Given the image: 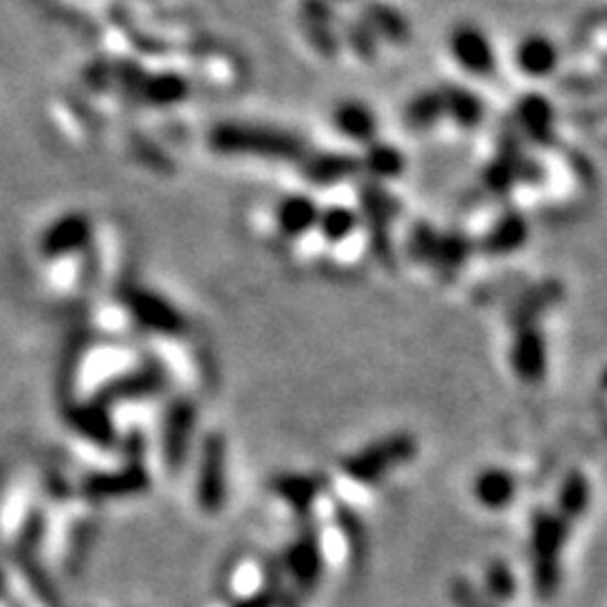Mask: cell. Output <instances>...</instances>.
<instances>
[{"instance_id":"cell-1","label":"cell","mask_w":607,"mask_h":607,"mask_svg":"<svg viewBox=\"0 0 607 607\" xmlns=\"http://www.w3.org/2000/svg\"><path fill=\"white\" fill-rule=\"evenodd\" d=\"M210 148L226 155H263V158H299L302 142L269 127L218 124L210 132Z\"/></svg>"},{"instance_id":"cell-2","label":"cell","mask_w":607,"mask_h":607,"mask_svg":"<svg viewBox=\"0 0 607 607\" xmlns=\"http://www.w3.org/2000/svg\"><path fill=\"white\" fill-rule=\"evenodd\" d=\"M124 306L134 324L155 332L158 337L177 339L185 335V319L165 302V299L150 292H130L124 299Z\"/></svg>"},{"instance_id":"cell-3","label":"cell","mask_w":607,"mask_h":607,"mask_svg":"<svg viewBox=\"0 0 607 607\" xmlns=\"http://www.w3.org/2000/svg\"><path fill=\"white\" fill-rule=\"evenodd\" d=\"M91 246V226L87 216H66L51 226L41 238V253L48 263L87 253Z\"/></svg>"},{"instance_id":"cell-4","label":"cell","mask_w":607,"mask_h":607,"mask_svg":"<svg viewBox=\"0 0 607 607\" xmlns=\"http://www.w3.org/2000/svg\"><path fill=\"white\" fill-rule=\"evenodd\" d=\"M453 54L474 74L494 72V54L489 41H486L476 29H458L453 33Z\"/></svg>"},{"instance_id":"cell-5","label":"cell","mask_w":607,"mask_h":607,"mask_svg":"<svg viewBox=\"0 0 607 607\" xmlns=\"http://www.w3.org/2000/svg\"><path fill=\"white\" fill-rule=\"evenodd\" d=\"M316 220H319V213H316L314 203L304 195H294V198H286L279 205L277 210V224L281 234L286 236H302L310 230Z\"/></svg>"},{"instance_id":"cell-6","label":"cell","mask_w":607,"mask_h":607,"mask_svg":"<svg viewBox=\"0 0 607 607\" xmlns=\"http://www.w3.org/2000/svg\"><path fill=\"white\" fill-rule=\"evenodd\" d=\"M140 94L150 105H175V101L185 99L187 94V82L177 74H160V76H150V79L140 82Z\"/></svg>"},{"instance_id":"cell-7","label":"cell","mask_w":607,"mask_h":607,"mask_svg":"<svg viewBox=\"0 0 607 607\" xmlns=\"http://www.w3.org/2000/svg\"><path fill=\"white\" fill-rule=\"evenodd\" d=\"M514 365L517 372L521 378H540L544 372V345L542 339L532 335V332H527V335H521L517 347H514Z\"/></svg>"},{"instance_id":"cell-8","label":"cell","mask_w":607,"mask_h":607,"mask_svg":"<svg viewBox=\"0 0 607 607\" xmlns=\"http://www.w3.org/2000/svg\"><path fill=\"white\" fill-rule=\"evenodd\" d=\"M557 64V51L544 39H529L519 48V66L529 74H550Z\"/></svg>"},{"instance_id":"cell-9","label":"cell","mask_w":607,"mask_h":607,"mask_svg":"<svg viewBox=\"0 0 607 607\" xmlns=\"http://www.w3.org/2000/svg\"><path fill=\"white\" fill-rule=\"evenodd\" d=\"M335 119L339 130L355 140H370L375 132V117L360 105H342Z\"/></svg>"},{"instance_id":"cell-10","label":"cell","mask_w":607,"mask_h":607,"mask_svg":"<svg viewBox=\"0 0 607 607\" xmlns=\"http://www.w3.org/2000/svg\"><path fill=\"white\" fill-rule=\"evenodd\" d=\"M527 236V226L524 220L511 216V218H503L499 226L494 228V234L489 236V251H496V253H503V251H511V248L521 246V241H524Z\"/></svg>"},{"instance_id":"cell-11","label":"cell","mask_w":607,"mask_h":607,"mask_svg":"<svg viewBox=\"0 0 607 607\" xmlns=\"http://www.w3.org/2000/svg\"><path fill=\"white\" fill-rule=\"evenodd\" d=\"M521 124H524V130L532 137H536V140H544L552 124L550 107L536 97L524 99V105H521Z\"/></svg>"},{"instance_id":"cell-12","label":"cell","mask_w":607,"mask_h":607,"mask_svg":"<svg viewBox=\"0 0 607 607\" xmlns=\"http://www.w3.org/2000/svg\"><path fill=\"white\" fill-rule=\"evenodd\" d=\"M306 173H310L312 181L316 183H335L339 177H347L355 173V160L349 158H319L314 160L310 167H306Z\"/></svg>"},{"instance_id":"cell-13","label":"cell","mask_w":607,"mask_h":607,"mask_svg":"<svg viewBox=\"0 0 607 607\" xmlns=\"http://www.w3.org/2000/svg\"><path fill=\"white\" fill-rule=\"evenodd\" d=\"M443 107H448L451 115L456 117L460 124H476L478 117H481V105H478V99L468 91L451 89L446 94V101H443Z\"/></svg>"},{"instance_id":"cell-14","label":"cell","mask_w":607,"mask_h":607,"mask_svg":"<svg viewBox=\"0 0 607 607\" xmlns=\"http://www.w3.org/2000/svg\"><path fill=\"white\" fill-rule=\"evenodd\" d=\"M319 226H322V234L327 236L329 241H339V238L353 234L355 216L345 208H329L327 213H322Z\"/></svg>"},{"instance_id":"cell-15","label":"cell","mask_w":607,"mask_h":607,"mask_svg":"<svg viewBox=\"0 0 607 607\" xmlns=\"http://www.w3.org/2000/svg\"><path fill=\"white\" fill-rule=\"evenodd\" d=\"M367 165H370L378 175H395L400 167H403V160L395 150L390 148H375L367 158Z\"/></svg>"},{"instance_id":"cell-16","label":"cell","mask_w":607,"mask_h":607,"mask_svg":"<svg viewBox=\"0 0 607 607\" xmlns=\"http://www.w3.org/2000/svg\"><path fill=\"white\" fill-rule=\"evenodd\" d=\"M441 109H443V101L438 97H423L410 105L408 117L413 119V124H431L433 119L441 115Z\"/></svg>"},{"instance_id":"cell-17","label":"cell","mask_w":607,"mask_h":607,"mask_svg":"<svg viewBox=\"0 0 607 607\" xmlns=\"http://www.w3.org/2000/svg\"><path fill=\"white\" fill-rule=\"evenodd\" d=\"M372 21L380 25V29L388 33V36L392 39H403V33H405V23L398 19L395 13L390 11V8H378L375 6L372 8Z\"/></svg>"},{"instance_id":"cell-18","label":"cell","mask_w":607,"mask_h":607,"mask_svg":"<svg viewBox=\"0 0 607 607\" xmlns=\"http://www.w3.org/2000/svg\"><path fill=\"white\" fill-rule=\"evenodd\" d=\"M478 491L484 494L486 501H496L503 499V496L509 494V478H503L501 474H489L481 478V486H478Z\"/></svg>"},{"instance_id":"cell-19","label":"cell","mask_w":607,"mask_h":607,"mask_svg":"<svg viewBox=\"0 0 607 607\" xmlns=\"http://www.w3.org/2000/svg\"><path fill=\"white\" fill-rule=\"evenodd\" d=\"M435 253L441 256V259H446L451 267H456V263L464 259V253H466V248L460 241H446V246L438 243V248H435Z\"/></svg>"}]
</instances>
